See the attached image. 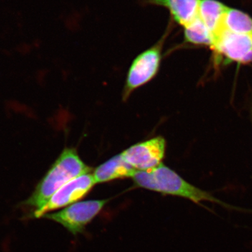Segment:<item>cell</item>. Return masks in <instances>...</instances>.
<instances>
[{
	"label": "cell",
	"mask_w": 252,
	"mask_h": 252,
	"mask_svg": "<svg viewBox=\"0 0 252 252\" xmlns=\"http://www.w3.org/2000/svg\"><path fill=\"white\" fill-rule=\"evenodd\" d=\"M166 149V142L162 136L131 146L123 152L125 161L137 171H145L157 167L162 162Z\"/></svg>",
	"instance_id": "obj_5"
},
{
	"label": "cell",
	"mask_w": 252,
	"mask_h": 252,
	"mask_svg": "<svg viewBox=\"0 0 252 252\" xmlns=\"http://www.w3.org/2000/svg\"><path fill=\"white\" fill-rule=\"evenodd\" d=\"M136 172L137 170L127 164L120 154L96 167L93 175L96 184H99L129 177L132 178Z\"/></svg>",
	"instance_id": "obj_9"
},
{
	"label": "cell",
	"mask_w": 252,
	"mask_h": 252,
	"mask_svg": "<svg viewBox=\"0 0 252 252\" xmlns=\"http://www.w3.org/2000/svg\"><path fill=\"white\" fill-rule=\"evenodd\" d=\"M223 31L238 34H252V18L243 11L228 7L220 29L214 36Z\"/></svg>",
	"instance_id": "obj_11"
},
{
	"label": "cell",
	"mask_w": 252,
	"mask_h": 252,
	"mask_svg": "<svg viewBox=\"0 0 252 252\" xmlns=\"http://www.w3.org/2000/svg\"><path fill=\"white\" fill-rule=\"evenodd\" d=\"M132 180L135 185L140 188L154 190L164 195L188 199L200 206L205 207L202 203L208 201L228 210L246 211V210L225 203L210 192L191 185L162 162L151 170L136 172Z\"/></svg>",
	"instance_id": "obj_1"
},
{
	"label": "cell",
	"mask_w": 252,
	"mask_h": 252,
	"mask_svg": "<svg viewBox=\"0 0 252 252\" xmlns=\"http://www.w3.org/2000/svg\"><path fill=\"white\" fill-rule=\"evenodd\" d=\"M108 200H91L77 202L61 211L48 213L42 217L63 225L73 235L83 233L86 225L103 209Z\"/></svg>",
	"instance_id": "obj_3"
},
{
	"label": "cell",
	"mask_w": 252,
	"mask_h": 252,
	"mask_svg": "<svg viewBox=\"0 0 252 252\" xmlns=\"http://www.w3.org/2000/svg\"><path fill=\"white\" fill-rule=\"evenodd\" d=\"M228 7L216 0H201L199 8V17L205 23L213 36L220 29L222 20Z\"/></svg>",
	"instance_id": "obj_10"
},
{
	"label": "cell",
	"mask_w": 252,
	"mask_h": 252,
	"mask_svg": "<svg viewBox=\"0 0 252 252\" xmlns=\"http://www.w3.org/2000/svg\"><path fill=\"white\" fill-rule=\"evenodd\" d=\"M91 171L92 168L81 160L77 149L66 147L36 185L30 198L23 203V206L31 210L32 217L63 186Z\"/></svg>",
	"instance_id": "obj_2"
},
{
	"label": "cell",
	"mask_w": 252,
	"mask_h": 252,
	"mask_svg": "<svg viewBox=\"0 0 252 252\" xmlns=\"http://www.w3.org/2000/svg\"><path fill=\"white\" fill-rule=\"evenodd\" d=\"M161 48L162 44L159 43L144 51L134 60L126 79L125 97L157 75L161 61Z\"/></svg>",
	"instance_id": "obj_7"
},
{
	"label": "cell",
	"mask_w": 252,
	"mask_h": 252,
	"mask_svg": "<svg viewBox=\"0 0 252 252\" xmlns=\"http://www.w3.org/2000/svg\"><path fill=\"white\" fill-rule=\"evenodd\" d=\"M211 48L219 62H252V34L220 31L212 39Z\"/></svg>",
	"instance_id": "obj_4"
},
{
	"label": "cell",
	"mask_w": 252,
	"mask_h": 252,
	"mask_svg": "<svg viewBox=\"0 0 252 252\" xmlns=\"http://www.w3.org/2000/svg\"><path fill=\"white\" fill-rule=\"evenodd\" d=\"M185 28V37L187 42L194 45L210 46L212 39L211 33L201 18L198 17Z\"/></svg>",
	"instance_id": "obj_12"
},
{
	"label": "cell",
	"mask_w": 252,
	"mask_h": 252,
	"mask_svg": "<svg viewBox=\"0 0 252 252\" xmlns=\"http://www.w3.org/2000/svg\"><path fill=\"white\" fill-rule=\"evenodd\" d=\"M200 1L201 0H148V2L165 8L175 23L185 27L198 17Z\"/></svg>",
	"instance_id": "obj_8"
},
{
	"label": "cell",
	"mask_w": 252,
	"mask_h": 252,
	"mask_svg": "<svg viewBox=\"0 0 252 252\" xmlns=\"http://www.w3.org/2000/svg\"><path fill=\"white\" fill-rule=\"evenodd\" d=\"M95 185L94 175L91 173L79 176L69 181L51 196L40 210L33 215V218H41L49 212L77 203L78 200L87 195Z\"/></svg>",
	"instance_id": "obj_6"
}]
</instances>
